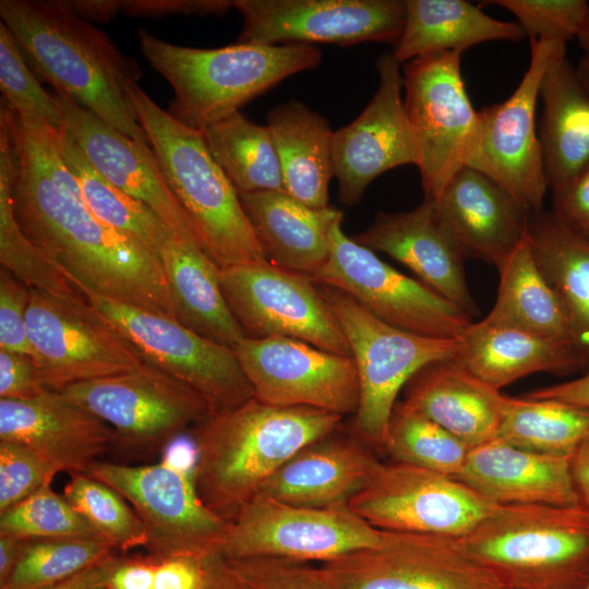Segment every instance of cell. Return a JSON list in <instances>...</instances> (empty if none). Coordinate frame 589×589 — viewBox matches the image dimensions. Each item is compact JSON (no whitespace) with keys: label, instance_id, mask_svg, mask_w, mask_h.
<instances>
[{"label":"cell","instance_id":"obj_1","mask_svg":"<svg viewBox=\"0 0 589 589\" xmlns=\"http://www.w3.org/2000/svg\"><path fill=\"white\" fill-rule=\"evenodd\" d=\"M7 105L14 148L13 209L27 239L83 292L175 320L160 259L100 221L58 147L56 129Z\"/></svg>","mask_w":589,"mask_h":589},{"label":"cell","instance_id":"obj_2","mask_svg":"<svg viewBox=\"0 0 589 589\" xmlns=\"http://www.w3.org/2000/svg\"><path fill=\"white\" fill-rule=\"evenodd\" d=\"M342 418L315 408L273 406L255 397L211 413L191 431L200 498L230 522L288 459L340 426Z\"/></svg>","mask_w":589,"mask_h":589},{"label":"cell","instance_id":"obj_3","mask_svg":"<svg viewBox=\"0 0 589 589\" xmlns=\"http://www.w3.org/2000/svg\"><path fill=\"white\" fill-rule=\"evenodd\" d=\"M0 16L25 59L64 94L133 141L149 145L128 95L141 70L110 38L59 1L1 0Z\"/></svg>","mask_w":589,"mask_h":589},{"label":"cell","instance_id":"obj_4","mask_svg":"<svg viewBox=\"0 0 589 589\" xmlns=\"http://www.w3.org/2000/svg\"><path fill=\"white\" fill-rule=\"evenodd\" d=\"M137 36L143 56L173 89L167 112L199 132L322 62L314 45L237 43L200 49L170 44L144 28L137 29Z\"/></svg>","mask_w":589,"mask_h":589},{"label":"cell","instance_id":"obj_5","mask_svg":"<svg viewBox=\"0 0 589 589\" xmlns=\"http://www.w3.org/2000/svg\"><path fill=\"white\" fill-rule=\"evenodd\" d=\"M128 95L172 193L220 268L267 262L239 194L209 153L203 133L173 119L139 85Z\"/></svg>","mask_w":589,"mask_h":589},{"label":"cell","instance_id":"obj_6","mask_svg":"<svg viewBox=\"0 0 589 589\" xmlns=\"http://www.w3.org/2000/svg\"><path fill=\"white\" fill-rule=\"evenodd\" d=\"M459 540L504 589L589 584V510L581 505H497Z\"/></svg>","mask_w":589,"mask_h":589},{"label":"cell","instance_id":"obj_7","mask_svg":"<svg viewBox=\"0 0 589 589\" xmlns=\"http://www.w3.org/2000/svg\"><path fill=\"white\" fill-rule=\"evenodd\" d=\"M320 289L340 324L357 368L360 398L351 430L383 452L400 390L428 364L456 359L459 338H435L397 328L347 293L322 285Z\"/></svg>","mask_w":589,"mask_h":589},{"label":"cell","instance_id":"obj_8","mask_svg":"<svg viewBox=\"0 0 589 589\" xmlns=\"http://www.w3.org/2000/svg\"><path fill=\"white\" fill-rule=\"evenodd\" d=\"M460 51H442L404 64L406 115L418 148L424 199L437 201L467 166L478 128L465 88Z\"/></svg>","mask_w":589,"mask_h":589},{"label":"cell","instance_id":"obj_9","mask_svg":"<svg viewBox=\"0 0 589 589\" xmlns=\"http://www.w3.org/2000/svg\"><path fill=\"white\" fill-rule=\"evenodd\" d=\"M59 393L105 421L116 434L115 446L133 453H163L212 413L196 392L146 362Z\"/></svg>","mask_w":589,"mask_h":589},{"label":"cell","instance_id":"obj_10","mask_svg":"<svg viewBox=\"0 0 589 589\" xmlns=\"http://www.w3.org/2000/svg\"><path fill=\"white\" fill-rule=\"evenodd\" d=\"M84 294L144 362L196 392L212 413L254 397L233 348L205 338L171 317L93 292Z\"/></svg>","mask_w":589,"mask_h":589},{"label":"cell","instance_id":"obj_11","mask_svg":"<svg viewBox=\"0 0 589 589\" xmlns=\"http://www.w3.org/2000/svg\"><path fill=\"white\" fill-rule=\"evenodd\" d=\"M117 491L134 509L155 557L218 552L229 521L200 498L193 470L163 459L131 466L97 461L87 472Z\"/></svg>","mask_w":589,"mask_h":589},{"label":"cell","instance_id":"obj_12","mask_svg":"<svg viewBox=\"0 0 589 589\" xmlns=\"http://www.w3.org/2000/svg\"><path fill=\"white\" fill-rule=\"evenodd\" d=\"M29 357L46 389L128 372L144 361L89 302L31 289L26 311Z\"/></svg>","mask_w":589,"mask_h":589},{"label":"cell","instance_id":"obj_13","mask_svg":"<svg viewBox=\"0 0 589 589\" xmlns=\"http://www.w3.org/2000/svg\"><path fill=\"white\" fill-rule=\"evenodd\" d=\"M341 221L332 229L326 263L311 277L317 285L347 293L397 328L435 338L462 335L472 323L468 314L346 236Z\"/></svg>","mask_w":589,"mask_h":589},{"label":"cell","instance_id":"obj_14","mask_svg":"<svg viewBox=\"0 0 589 589\" xmlns=\"http://www.w3.org/2000/svg\"><path fill=\"white\" fill-rule=\"evenodd\" d=\"M566 43L530 41V62L512 95L478 110V128L466 167L507 191L529 213L542 209L548 190L536 109L544 72Z\"/></svg>","mask_w":589,"mask_h":589},{"label":"cell","instance_id":"obj_15","mask_svg":"<svg viewBox=\"0 0 589 589\" xmlns=\"http://www.w3.org/2000/svg\"><path fill=\"white\" fill-rule=\"evenodd\" d=\"M381 537L382 530L349 504L305 507L257 494L229 522L218 553L225 558L279 556L324 563L373 546Z\"/></svg>","mask_w":589,"mask_h":589},{"label":"cell","instance_id":"obj_16","mask_svg":"<svg viewBox=\"0 0 589 589\" xmlns=\"http://www.w3.org/2000/svg\"><path fill=\"white\" fill-rule=\"evenodd\" d=\"M330 589H504L458 538L383 531L377 544L322 563Z\"/></svg>","mask_w":589,"mask_h":589},{"label":"cell","instance_id":"obj_17","mask_svg":"<svg viewBox=\"0 0 589 589\" xmlns=\"http://www.w3.org/2000/svg\"><path fill=\"white\" fill-rule=\"evenodd\" d=\"M219 279L245 336L293 338L351 357L337 317L311 277L267 261L220 269Z\"/></svg>","mask_w":589,"mask_h":589},{"label":"cell","instance_id":"obj_18","mask_svg":"<svg viewBox=\"0 0 589 589\" xmlns=\"http://www.w3.org/2000/svg\"><path fill=\"white\" fill-rule=\"evenodd\" d=\"M349 506L378 530L460 539L497 505L454 477L393 461L382 464Z\"/></svg>","mask_w":589,"mask_h":589},{"label":"cell","instance_id":"obj_19","mask_svg":"<svg viewBox=\"0 0 589 589\" xmlns=\"http://www.w3.org/2000/svg\"><path fill=\"white\" fill-rule=\"evenodd\" d=\"M233 350L256 399L342 417L357 412L360 390L352 357L287 337L245 336Z\"/></svg>","mask_w":589,"mask_h":589},{"label":"cell","instance_id":"obj_20","mask_svg":"<svg viewBox=\"0 0 589 589\" xmlns=\"http://www.w3.org/2000/svg\"><path fill=\"white\" fill-rule=\"evenodd\" d=\"M243 19L237 43L286 45L387 43L404 31L406 0H232Z\"/></svg>","mask_w":589,"mask_h":589},{"label":"cell","instance_id":"obj_21","mask_svg":"<svg viewBox=\"0 0 589 589\" xmlns=\"http://www.w3.org/2000/svg\"><path fill=\"white\" fill-rule=\"evenodd\" d=\"M378 85L362 112L333 133L332 149L339 200L354 206L380 175L418 165V148L406 115L400 64L392 53L375 61Z\"/></svg>","mask_w":589,"mask_h":589},{"label":"cell","instance_id":"obj_22","mask_svg":"<svg viewBox=\"0 0 589 589\" xmlns=\"http://www.w3.org/2000/svg\"><path fill=\"white\" fill-rule=\"evenodd\" d=\"M51 96L61 129L71 135L101 176L152 208L171 231L201 241L192 219L169 188L151 145L125 136L64 94L53 92Z\"/></svg>","mask_w":589,"mask_h":589},{"label":"cell","instance_id":"obj_23","mask_svg":"<svg viewBox=\"0 0 589 589\" xmlns=\"http://www.w3.org/2000/svg\"><path fill=\"white\" fill-rule=\"evenodd\" d=\"M352 239L408 267L419 280L471 318L478 306L466 281L462 254L438 217L435 202L424 199L408 212H378Z\"/></svg>","mask_w":589,"mask_h":589},{"label":"cell","instance_id":"obj_24","mask_svg":"<svg viewBox=\"0 0 589 589\" xmlns=\"http://www.w3.org/2000/svg\"><path fill=\"white\" fill-rule=\"evenodd\" d=\"M0 441L28 446L60 472L87 473L116 445L113 430L61 393L0 398Z\"/></svg>","mask_w":589,"mask_h":589},{"label":"cell","instance_id":"obj_25","mask_svg":"<svg viewBox=\"0 0 589 589\" xmlns=\"http://www.w3.org/2000/svg\"><path fill=\"white\" fill-rule=\"evenodd\" d=\"M317 438L288 459L259 494L305 507L349 504L375 476L382 461L352 430Z\"/></svg>","mask_w":589,"mask_h":589},{"label":"cell","instance_id":"obj_26","mask_svg":"<svg viewBox=\"0 0 589 589\" xmlns=\"http://www.w3.org/2000/svg\"><path fill=\"white\" fill-rule=\"evenodd\" d=\"M434 202L465 257L497 267L526 237L529 212L470 167L460 169Z\"/></svg>","mask_w":589,"mask_h":589},{"label":"cell","instance_id":"obj_27","mask_svg":"<svg viewBox=\"0 0 589 589\" xmlns=\"http://www.w3.org/2000/svg\"><path fill=\"white\" fill-rule=\"evenodd\" d=\"M456 479L495 505H580L570 456L529 452L498 437L472 447Z\"/></svg>","mask_w":589,"mask_h":589},{"label":"cell","instance_id":"obj_28","mask_svg":"<svg viewBox=\"0 0 589 589\" xmlns=\"http://www.w3.org/2000/svg\"><path fill=\"white\" fill-rule=\"evenodd\" d=\"M402 390L407 406L471 448L497 437L506 395L455 359L422 368Z\"/></svg>","mask_w":589,"mask_h":589},{"label":"cell","instance_id":"obj_29","mask_svg":"<svg viewBox=\"0 0 589 589\" xmlns=\"http://www.w3.org/2000/svg\"><path fill=\"white\" fill-rule=\"evenodd\" d=\"M267 261L312 277L327 261L330 232L342 212L312 208L283 191L240 193Z\"/></svg>","mask_w":589,"mask_h":589},{"label":"cell","instance_id":"obj_30","mask_svg":"<svg viewBox=\"0 0 589 589\" xmlns=\"http://www.w3.org/2000/svg\"><path fill=\"white\" fill-rule=\"evenodd\" d=\"M159 259L177 322L231 348L245 337L223 293L220 268L201 241L172 232Z\"/></svg>","mask_w":589,"mask_h":589},{"label":"cell","instance_id":"obj_31","mask_svg":"<svg viewBox=\"0 0 589 589\" xmlns=\"http://www.w3.org/2000/svg\"><path fill=\"white\" fill-rule=\"evenodd\" d=\"M538 131L548 187L558 189L589 166V93L560 50L543 74Z\"/></svg>","mask_w":589,"mask_h":589},{"label":"cell","instance_id":"obj_32","mask_svg":"<svg viewBox=\"0 0 589 589\" xmlns=\"http://www.w3.org/2000/svg\"><path fill=\"white\" fill-rule=\"evenodd\" d=\"M459 341L455 360L497 390L538 372L564 375L581 370L572 345L514 327L472 322Z\"/></svg>","mask_w":589,"mask_h":589},{"label":"cell","instance_id":"obj_33","mask_svg":"<svg viewBox=\"0 0 589 589\" xmlns=\"http://www.w3.org/2000/svg\"><path fill=\"white\" fill-rule=\"evenodd\" d=\"M279 159L284 191L312 208L328 206L335 176L328 121L304 103L290 99L266 117Z\"/></svg>","mask_w":589,"mask_h":589},{"label":"cell","instance_id":"obj_34","mask_svg":"<svg viewBox=\"0 0 589 589\" xmlns=\"http://www.w3.org/2000/svg\"><path fill=\"white\" fill-rule=\"evenodd\" d=\"M402 34L392 52L401 65L434 52L460 51L495 40L519 41L518 23L493 19L465 0H406Z\"/></svg>","mask_w":589,"mask_h":589},{"label":"cell","instance_id":"obj_35","mask_svg":"<svg viewBox=\"0 0 589 589\" xmlns=\"http://www.w3.org/2000/svg\"><path fill=\"white\" fill-rule=\"evenodd\" d=\"M527 237L541 271L565 305L581 370L589 372V240L542 209L529 213Z\"/></svg>","mask_w":589,"mask_h":589},{"label":"cell","instance_id":"obj_36","mask_svg":"<svg viewBox=\"0 0 589 589\" xmlns=\"http://www.w3.org/2000/svg\"><path fill=\"white\" fill-rule=\"evenodd\" d=\"M496 268L500 274L497 296L490 313L481 321L573 346L565 305L541 271L527 233Z\"/></svg>","mask_w":589,"mask_h":589},{"label":"cell","instance_id":"obj_37","mask_svg":"<svg viewBox=\"0 0 589 589\" xmlns=\"http://www.w3.org/2000/svg\"><path fill=\"white\" fill-rule=\"evenodd\" d=\"M15 158L9 121L0 118V262L31 289L68 302H88L71 281L21 230L13 209Z\"/></svg>","mask_w":589,"mask_h":589},{"label":"cell","instance_id":"obj_38","mask_svg":"<svg viewBox=\"0 0 589 589\" xmlns=\"http://www.w3.org/2000/svg\"><path fill=\"white\" fill-rule=\"evenodd\" d=\"M205 144L238 194L284 191L280 165L272 133L240 110L203 132Z\"/></svg>","mask_w":589,"mask_h":589},{"label":"cell","instance_id":"obj_39","mask_svg":"<svg viewBox=\"0 0 589 589\" xmlns=\"http://www.w3.org/2000/svg\"><path fill=\"white\" fill-rule=\"evenodd\" d=\"M58 147L91 212L100 221L135 239L159 257L160 250L173 231L152 208L101 176L62 129L58 133Z\"/></svg>","mask_w":589,"mask_h":589},{"label":"cell","instance_id":"obj_40","mask_svg":"<svg viewBox=\"0 0 589 589\" xmlns=\"http://www.w3.org/2000/svg\"><path fill=\"white\" fill-rule=\"evenodd\" d=\"M589 434V408L555 399L505 397L497 437L533 453L572 456Z\"/></svg>","mask_w":589,"mask_h":589},{"label":"cell","instance_id":"obj_41","mask_svg":"<svg viewBox=\"0 0 589 589\" xmlns=\"http://www.w3.org/2000/svg\"><path fill=\"white\" fill-rule=\"evenodd\" d=\"M470 449L466 443L402 400L395 404L383 447L395 462L456 478Z\"/></svg>","mask_w":589,"mask_h":589},{"label":"cell","instance_id":"obj_42","mask_svg":"<svg viewBox=\"0 0 589 589\" xmlns=\"http://www.w3.org/2000/svg\"><path fill=\"white\" fill-rule=\"evenodd\" d=\"M100 538L28 539L0 589H48L115 553Z\"/></svg>","mask_w":589,"mask_h":589},{"label":"cell","instance_id":"obj_43","mask_svg":"<svg viewBox=\"0 0 589 589\" xmlns=\"http://www.w3.org/2000/svg\"><path fill=\"white\" fill-rule=\"evenodd\" d=\"M94 532L122 553L146 548L145 529L127 501L112 488L88 476L70 473L62 494Z\"/></svg>","mask_w":589,"mask_h":589},{"label":"cell","instance_id":"obj_44","mask_svg":"<svg viewBox=\"0 0 589 589\" xmlns=\"http://www.w3.org/2000/svg\"><path fill=\"white\" fill-rule=\"evenodd\" d=\"M0 533L22 539L99 538L51 484L1 512Z\"/></svg>","mask_w":589,"mask_h":589},{"label":"cell","instance_id":"obj_45","mask_svg":"<svg viewBox=\"0 0 589 589\" xmlns=\"http://www.w3.org/2000/svg\"><path fill=\"white\" fill-rule=\"evenodd\" d=\"M0 89L4 101L19 117L61 129L51 94L29 70L17 40L3 22H0Z\"/></svg>","mask_w":589,"mask_h":589},{"label":"cell","instance_id":"obj_46","mask_svg":"<svg viewBox=\"0 0 589 589\" xmlns=\"http://www.w3.org/2000/svg\"><path fill=\"white\" fill-rule=\"evenodd\" d=\"M483 3L509 11L530 41L567 43L577 38L589 14L586 0H492Z\"/></svg>","mask_w":589,"mask_h":589},{"label":"cell","instance_id":"obj_47","mask_svg":"<svg viewBox=\"0 0 589 589\" xmlns=\"http://www.w3.org/2000/svg\"><path fill=\"white\" fill-rule=\"evenodd\" d=\"M241 589H330L320 567L279 556L226 558Z\"/></svg>","mask_w":589,"mask_h":589},{"label":"cell","instance_id":"obj_48","mask_svg":"<svg viewBox=\"0 0 589 589\" xmlns=\"http://www.w3.org/2000/svg\"><path fill=\"white\" fill-rule=\"evenodd\" d=\"M58 472L28 446L0 441V513L51 484Z\"/></svg>","mask_w":589,"mask_h":589},{"label":"cell","instance_id":"obj_49","mask_svg":"<svg viewBox=\"0 0 589 589\" xmlns=\"http://www.w3.org/2000/svg\"><path fill=\"white\" fill-rule=\"evenodd\" d=\"M31 288L7 269L0 271V350L29 356L26 311Z\"/></svg>","mask_w":589,"mask_h":589},{"label":"cell","instance_id":"obj_50","mask_svg":"<svg viewBox=\"0 0 589 589\" xmlns=\"http://www.w3.org/2000/svg\"><path fill=\"white\" fill-rule=\"evenodd\" d=\"M551 213L570 231L589 240V166L572 181L553 190Z\"/></svg>","mask_w":589,"mask_h":589},{"label":"cell","instance_id":"obj_51","mask_svg":"<svg viewBox=\"0 0 589 589\" xmlns=\"http://www.w3.org/2000/svg\"><path fill=\"white\" fill-rule=\"evenodd\" d=\"M211 554L154 556L156 565L153 589H201L205 581Z\"/></svg>","mask_w":589,"mask_h":589},{"label":"cell","instance_id":"obj_52","mask_svg":"<svg viewBox=\"0 0 589 589\" xmlns=\"http://www.w3.org/2000/svg\"><path fill=\"white\" fill-rule=\"evenodd\" d=\"M45 389L29 356L0 350V398L25 399Z\"/></svg>","mask_w":589,"mask_h":589},{"label":"cell","instance_id":"obj_53","mask_svg":"<svg viewBox=\"0 0 589 589\" xmlns=\"http://www.w3.org/2000/svg\"><path fill=\"white\" fill-rule=\"evenodd\" d=\"M232 7V0H135L123 1V13L140 16L168 14L221 15Z\"/></svg>","mask_w":589,"mask_h":589},{"label":"cell","instance_id":"obj_54","mask_svg":"<svg viewBox=\"0 0 589 589\" xmlns=\"http://www.w3.org/2000/svg\"><path fill=\"white\" fill-rule=\"evenodd\" d=\"M156 558L146 555H117L111 558L106 589H153Z\"/></svg>","mask_w":589,"mask_h":589},{"label":"cell","instance_id":"obj_55","mask_svg":"<svg viewBox=\"0 0 589 589\" xmlns=\"http://www.w3.org/2000/svg\"><path fill=\"white\" fill-rule=\"evenodd\" d=\"M525 397L531 399H555L589 408V372L575 380L531 390Z\"/></svg>","mask_w":589,"mask_h":589},{"label":"cell","instance_id":"obj_56","mask_svg":"<svg viewBox=\"0 0 589 589\" xmlns=\"http://www.w3.org/2000/svg\"><path fill=\"white\" fill-rule=\"evenodd\" d=\"M59 3L85 21L109 22L123 12V1L118 0H74Z\"/></svg>","mask_w":589,"mask_h":589},{"label":"cell","instance_id":"obj_57","mask_svg":"<svg viewBox=\"0 0 589 589\" xmlns=\"http://www.w3.org/2000/svg\"><path fill=\"white\" fill-rule=\"evenodd\" d=\"M570 471L580 505L589 510V434L572 454Z\"/></svg>","mask_w":589,"mask_h":589},{"label":"cell","instance_id":"obj_58","mask_svg":"<svg viewBox=\"0 0 589 589\" xmlns=\"http://www.w3.org/2000/svg\"><path fill=\"white\" fill-rule=\"evenodd\" d=\"M115 554L48 589H106L107 574Z\"/></svg>","mask_w":589,"mask_h":589},{"label":"cell","instance_id":"obj_59","mask_svg":"<svg viewBox=\"0 0 589 589\" xmlns=\"http://www.w3.org/2000/svg\"><path fill=\"white\" fill-rule=\"evenodd\" d=\"M201 589H241L227 560L218 552L208 557L207 573Z\"/></svg>","mask_w":589,"mask_h":589},{"label":"cell","instance_id":"obj_60","mask_svg":"<svg viewBox=\"0 0 589 589\" xmlns=\"http://www.w3.org/2000/svg\"><path fill=\"white\" fill-rule=\"evenodd\" d=\"M28 539L0 533V585L16 566Z\"/></svg>","mask_w":589,"mask_h":589},{"label":"cell","instance_id":"obj_61","mask_svg":"<svg viewBox=\"0 0 589 589\" xmlns=\"http://www.w3.org/2000/svg\"><path fill=\"white\" fill-rule=\"evenodd\" d=\"M575 68L581 84L589 93V53H584Z\"/></svg>","mask_w":589,"mask_h":589},{"label":"cell","instance_id":"obj_62","mask_svg":"<svg viewBox=\"0 0 589 589\" xmlns=\"http://www.w3.org/2000/svg\"><path fill=\"white\" fill-rule=\"evenodd\" d=\"M576 39L585 53H589V14L582 23Z\"/></svg>","mask_w":589,"mask_h":589},{"label":"cell","instance_id":"obj_63","mask_svg":"<svg viewBox=\"0 0 589 589\" xmlns=\"http://www.w3.org/2000/svg\"><path fill=\"white\" fill-rule=\"evenodd\" d=\"M585 589H589V584L587 585V587Z\"/></svg>","mask_w":589,"mask_h":589}]
</instances>
